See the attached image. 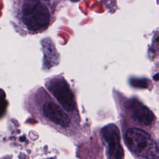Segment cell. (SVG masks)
<instances>
[{"mask_svg": "<svg viewBox=\"0 0 159 159\" xmlns=\"http://www.w3.org/2000/svg\"><path fill=\"white\" fill-rule=\"evenodd\" d=\"M27 102L29 111L41 122H51L63 128L69 125L70 122L69 116L55 102L48 98L42 88L32 92Z\"/></svg>", "mask_w": 159, "mask_h": 159, "instance_id": "6da1fadb", "label": "cell"}, {"mask_svg": "<svg viewBox=\"0 0 159 159\" xmlns=\"http://www.w3.org/2000/svg\"><path fill=\"white\" fill-rule=\"evenodd\" d=\"M50 12L41 0H24L20 11V19L26 29L32 32L45 29L50 22Z\"/></svg>", "mask_w": 159, "mask_h": 159, "instance_id": "7a4b0ae2", "label": "cell"}, {"mask_svg": "<svg viewBox=\"0 0 159 159\" xmlns=\"http://www.w3.org/2000/svg\"><path fill=\"white\" fill-rule=\"evenodd\" d=\"M125 141L129 149L136 156L145 159H159V148L143 130L129 129L125 133Z\"/></svg>", "mask_w": 159, "mask_h": 159, "instance_id": "3957f363", "label": "cell"}, {"mask_svg": "<svg viewBox=\"0 0 159 159\" xmlns=\"http://www.w3.org/2000/svg\"><path fill=\"white\" fill-rule=\"evenodd\" d=\"M45 85L50 93L66 111H71L75 109V97L65 80L53 78L49 80Z\"/></svg>", "mask_w": 159, "mask_h": 159, "instance_id": "277c9868", "label": "cell"}, {"mask_svg": "<svg viewBox=\"0 0 159 159\" xmlns=\"http://www.w3.org/2000/svg\"><path fill=\"white\" fill-rule=\"evenodd\" d=\"M101 134L108 146L109 159H122L124 151L120 142V133L118 127L114 124L105 125Z\"/></svg>", "mask_w": 159, "mask_h": 159, "instance_id": "5b68a950", "label": "cell"}, {"mask_svg": "<svg viewBox=\"0 0 159 159\" xmlns=\"http://www.w3.org/2000/svg\"><path fill=\"white\" fill-rule=\"evenodd\" d=\"M126 108L132 117L143 125H150L154 119L153 112L136 99H131L126 102Z\"/></svg>", "mask_w": 159, "mask_h": 159, "instance_id": "8992f818", "label": "cell"}, {"mask_svg": "<svg viewBox=\"0 0 159 159\" xmlns=\"http://www.w3.org/2000/svg\"><path fill=\"white\" fill-rule=\"evenodd\" d=\"M130 84L138 88H147L148 86V81L146 79L143 78H132L130 80Z\"/></svg>", "mask_w": 159, "mask_h": 159, "instance_id": "52a82bcc", "label": "cell"}, {"mask_svg": "<svg viewBox=\"0 0 159 159\" xmlns=\"http://www.w3.org/2000/svg\"><path fill=\"white\" fill-rule=\"evenodd\" d=\"M153 80H154L155 81H159V73L155 74V75L153 76Z\"/></svg>", "mask_w": 159, "mask_h": 159, "instance_id": "ba28073f", "label": "cell"}, {"mask_svg": "<svg viewBox=\"0 0 159 159\" xmlns=\"http://www.w3.org/2000/svg\"><path fill=\"white\" fill-rule=\"evenodd\" d=\"M41 1H48V0H41Z\"/></svg>", "mask_w": 159, "mask_h": 159, "instance_id": "9c48e42d", "label": "cell"}]
</instances>
